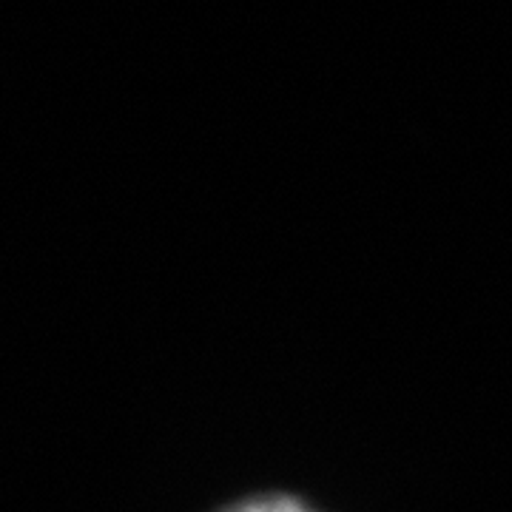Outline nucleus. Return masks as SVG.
<instances>
[{
    "label": "nucleus",
    "mask_w": 512,
    "mask_h": 512,
    "mask_svg": "<svg viewBox=\"0 0 512 512\" xmlns=\"http://www.w3.org/2000/svg\"><path fill=\"white\" fill-rule=\"evenodd\" d=\"M214 512H319L313 510L308 501L296 498V495L288 493H256L248 495V498H239V501H231L220 510Z\"/></svg>",
    "instance_id": "obj_1"
}]
</instances>
